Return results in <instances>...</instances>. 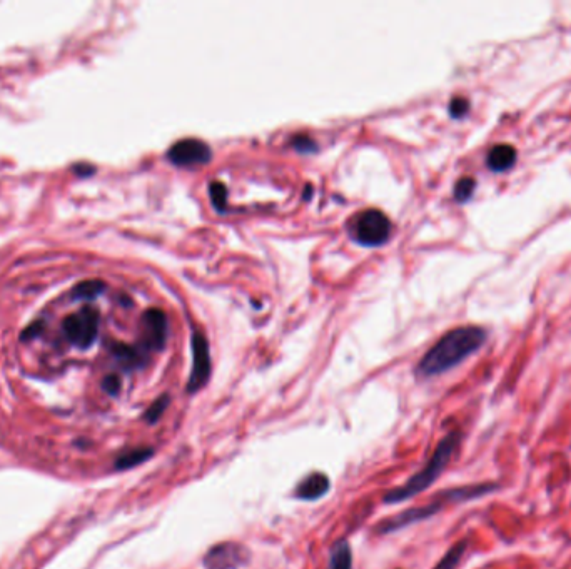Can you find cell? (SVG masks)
<instances>
[{
	"label": "cell",
	"instance_id": "obj_19",
	"mask_svg": "<svg viewBox=\"0 0 571 569\" xmlns=\"http://www.w3.org/2000/svg\"><path fill=\"white\" fill-rule=\"evenodd\" d=\"M209 194H211V199H213L214 207L219 212H224V209L228 206V189H226L223 182H211Z\"/></svg>",
	"mask_w": 571,
	"mask_h": 569
},
{
	"label": "cell",
	"instance_id": "obj_15",
	"mask_svg": "<svg viewBox=\"0 0 571 569\" xmlns=\"http://www.w3.org/2000/svg\"><path fill=\"white\" fill-rule=\"evenodd\" d=\"M466 549H468V541L461 539L446 551L445 556L440 559V563L436 564L433 569H458L461 561L465 558Z\"/></svg>",
	"mask_w": 571,
	"mask_h": 569
},
{
	"label": "cell",
	"instance_id": "obj_5",
	"mask_svg": "<svg viewBox=\"0 0 571 569\" xmlns=\"http://www.w3.org/2000/svg\"><path fill=\"white\" fill-rule=\"evenodd\" d=\"M62 326L67 341L82 349L89 348L99 333V311L94 308H84L79 313L67 316Z\"/></svg>",
	"mask_w": 571,
	"mask_h": 569
},
{
	"label": "cell",
	"instance_id": "obj_17",
	"mask_svg": "<svg viewBox=\"0 0 571 569\" xmlns=\"http://www.w3.org/2000/svg\"><path fill=\"white\" fill-rule=\"evenodd\" d=\"M169 404H171V396H169V394H161V396L147 408L146 413H144V421H146L147 424H156L157 421L164 416V413H166Z\"/></svg>",
	"mask_w": 571,
	"mask_h": 569
},
{
	"label": "cell",
	"instance_id": "obj_1",
	"mask_svg": "<svg viewBox=\"0 0 571 569\" xmlns=\"http://www.w3.org/2000/svg\"><path fill=\"white\" fill-rule=\"evenodd\" d=\"M486 339L488 333L480 326H461L453 329L423 356L416 368V374L420 378H435L448 373L476 351H480Z\"/></svg>",
	"mask_w": 571,
	"mask_h": 569
},
{
	"label": "cell",
	"instance_id": "obj_18",
	"mask_svg": "<svg viewBox=\"0 0 571 569\" xmlns=\"http://www.w3.org/2000/svg\"><path fill=\"white\" fill-rule=\"evenodd\" d=\"M476 181L473 177H461L460 181L456 182L455 186V199L458 202H468L471 196L475 194Z\"/></svg>",
	"mask_w": 571,
	"mask_h": 569
},
{
	"label": "cell",
	"instance_id": "obj_8",
	"mask_svg": "<svg viewBox=\"0 0 571 569\" xmlns=\"http://www.w3.org/2000/svg\"><path fill=\"white\" fill-rule=\"evenodd\" d=\"M213 156L211 147L199 139H182L167 152V157L176 166H201Z\"/></svg>",
	"mask_w": 571,
	"mask_h": 569
},
{
	"label": "cell",
	"instance_id": "obj_10",
	"mask_svg": "<svg viewBox=\"0 0 571 569\" xmlns=\"http://www.w3.org/2000/svg\"><path fill=\"white\" fill-rule=\"evenodd\" d=\"M329 489H331V479L328 474L316 471L299 481L294 489V496L301 501H318L329 493Z\"/></svg>",
	"mask_w": 571,
	"mask_h": 569
},
{
	"label": "cell",
	"instance_id": "obj_7",
	"mask_svg": "<svg viewBox=\"0 0 571 569\" xmlns=\"http://www.w3.org/2000/svg\"><path fill=\"white\" fill-rule=\"evenodd\" d=\"M213 363H211V349L208 338L203 333L196 331L193 336V369L187 379V394H198L206 388L211 379Z\"/></svg>",
	"mask_w": 571,
	"mask_h": 569
},
{
	"label": "cell",
	"instance_id": "obj_23",
	"mask_svg": "<svg viewBox=\"0 0 571 569\" xmlns=\"http://www.w3.org/2000/svg\"><path fill=\"white\" fill-rule=\"evenodd\" d=\"M42 328H44L42 321H39V323L31 324V326L27 328L26 333H24V336H22V339L34 338V336H37V334L41 333Z\"/></svg>",
	"mask_w": 571,
	"mask_h": 569
},
{
	"label": "cell",
	"instance_id": "obj_11",
	"mask_svg": "<svg viewBox=\"0 0 571 569\" xmlns=\"http://www.w3.org/2000/svg\"><path fill=\"white\" fill-rule=\"evenodd\" d=\"M516 157H518V152L515 147L510 144H496L491 147L486 156V166L490 171L501 174V172L510 171L511 167L515 166Z\"/></svg>",
	"mask_w": 571,
	"mask_h": 569
},
{
	"label": "cell",
	"instance_id": "obj_13",
	"mask_svg": "<svg viewBox=\"0 0 571 569\" xmlns=\"http://www.w3.org/2000/svg\"><path fill=\"white\" fill-rule=\"evenodd\" d=\"M154 449L149 448V446H144V448H134L127 449L124 453L119 454L116 458V469L119 471H126V469L137 468L141 464L146 463L149 459L154 456Z\"/></svg>",
	"mask_w": 571,
	"mask_h": 569
},
{
	"label": "cell",
	"instance_id": "obj_9",
	"mask_svg": "<svg viewBox=\"0 0 571 569\" xmlns=\"http://www.w3.org/2000/svg\"><path fill=\"white\" fill-rule=\"evenodd\" d=\"M144 348L161 351L167 341V318L161 309H149L142 316Z\"/></svg>",
	"mask_w": 571,
	"mask_h": 569
},
{
	"label": "cell",
	"instance_id": "obj_22",
	"mask_svg": "<svg viewBox=\"0 0 571 569\" xmlns=\"http://www.w3.org/2000/svg\"><path fill=\"white\" fill-rule=\"evenodd\" d=\"M291 144H293V147H296L299 152H313L314 149H316V142H314L311 137L303 136V134L294 137Z\"/></svg>",
	"mask_w": 571,
	"mask_h": 569
},
{
	"label": "cell",
	"instance_id": "obj_21",
	"mask_svg": "<svg viewBox=\"0 0 571 569\" xmlns=\"http://www.w3.org/2000/svg\"><path fill=\"white\" fill-rule=\"evenodd\" d=\"M102 388L106 391L107 394H111V396H117L119 391H121V379L116 374H109L104 378L102 381Z\"/></svg>",
	"mask_w": 571,
	"mask_h": 569
},
{
	"label": "cell",
	"instance_id": "obj_14",
	"mask_svg": "<svg viewBox=\"0 0 571 569\" xmlns=\"http://www.w3.org/2000/svg\"><path fill=\"white\" fill-rule=\"evenodd\" d=\"M112 354L116 356L117 361L126 369L141 368L146 364V354L142 353V349L127 346V344H114L112 346Z\"/></svg>",
	"mask_w": 571,
	"mask_h": 569
},
{
	"label": "cell",
	"instance_id": "obj_16",
	"mask_svg": "<svg viewBox=\"0 0 571 569\" xmlns=\"http://www.w3.org/2000/svg\"><path fill=\"white\" fill-rule=\"evenodd\" d=\"M104 289H106V284L102 281H96V279L94 281H84L72 289V298L91 301V299H96Z\"/></svg>",
	"mask_w": 571,
	"mask_h": 569
},
{
	"label": "cell",
	"instance_id": "obj_6",
	"mask_svg": "<svg viewBox=\"0 0 571 569\" xmlns=\"http://www.w3.org/2000/svg\"><path fill=\"white\" fill-rule=\"evenodd\" d=\"M390 234V219L376 209L361 212L354 222V236L364 246H379L386 242Z\"/></svg>",
	"mask_w": 571,
	"mask_h": 569
},
{
	"label": "cell",
	"instance_id": "obj_4",
	"mask_svg": "<svg viewBox=\"0 0 571 569\" xmlns=\"http://www.w3.org/2000/svg\"><path fill=\"white\" fill-rule=\"evenodd\" d=\"M251 563V551L238 541L216 544L204 554V569H241Z\"/></svg>",
	"mask_w": 571,
	"mask_h": 569
},
{
	"label": "cell",
	"instance_id": "obj_20",
	"mask_svg": "<svg viewBox=\"0 0 571 569\" xmlns=\"http://www.w3.org/2000/svg\"><path fill=\"white\" fill-rule=\"evenodd\" d=\"M470 111V102L465 97H455L453 101L450 102V114L451 117H455V119H461V117H465Z\"/></svg>",
	"mask_w": 571,
	"mask_h": 569
},
{
	"label": "cell",
	"instance_id": "obj_2",
	"mask_svg": "<svg viewBox=\"0 0 571 569\" xmlns=\"http://www.w3.org/2000/svg\"><path fill=\"white\" fill-rule=\"evenodd\" d=\"M500 484L496 483H478L468 484V486H458V488L446 489L436 494L430 503L415 506V508L406 509L396 514L393 518H388L376 526L379 534H391L401 529L410 528L413 524L423 523L426 519L433 518L436 514L441 513L443 509L453 504L470 503L476 499L485 498L490 494L500 491Z\"/></svg>",
	"mask_w": 571,
	"mask_h": 569
},
{
	"label": "cell",
	"instance_id": "obj_3",
	"mask_svg": "<svg viewBox=\"0 0 571 569\" xmlns=\"http://www.w3.org/2000/svg\"><path fill=\"white\" fill-rule=\"evenodd\" d=\"M461 441H463L461 431H451V433L446 434L445 438L441 439L436 446L435 453L431 454L428 463L418 473L413 474L405 484L388 491L383 496V503H405L408 499L425 493L426 489L431 488L440 479L443 471L450 466L451 459L455 458V454L460 449Z\"/></svg>",
	"mask_w": 571,
	"mask_h": 569
},
{
	"label": "cell",
	"instance_id": "obj_12",
	"mask_svg": "<svg viewBox=\"0 0 571 569\" xmlns=\"http://www.w3.org/2000/svg\"><path fill=\"white\" fill-rule=\"evenodd\" d=\"M328 569H353V551L346 539H338L329 549Z\"/></svg>",
	"mask_w": 571,
	"mask_h": 569
}]
</instances>
